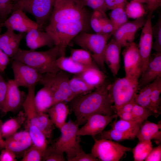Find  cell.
Instances as JSON below:
<instances>
[{"instance_id": "94428289", "label": "cell", "mask_w": 161, "mask_h": 161, "mask_svg": "<svg viewBox=\"0 0 161 161\" xmlns=\"http://www.w3.org/2000/svg\"><path fill=\"white\" fill-rule=\"evenodd\" d=\"M4 79V78L1 75H0V81Z\"/></svg>"}, {"instance_id": "7402d4cb", "label": "cell", "mask_w": 161, "mask_h": 161, "mask_svg": "<svg viewBox=\"0 0 161 161\" xmlns=\"http://www.w3.org/2000/svg\"><path fill=\"white\" fill-rule=\"evenodd\" d=\"M121 46L114 38L107 43L104 55L105 63L113 75H117L120 68V55Z\"/></svg>"}, {"instance_id": "db71d44e", "label": "cell", "mask_w": 161, "mask_h": 161, "mask_svg": "<svg viewBox=\"0 0 161 161\" xmlns=\"http://www.w3.org/2000/svg\"><path fill=\"white\" fill-rule=\"evenodd\" d=\"M10 58L0 49V72H3L10 62Z\"/></svg>"}, {"instance_id": "277c9868", "label": "cell", "mask_w": 161, "mask_h": 161, "mask_svg": "<svg viewBox=\"0 0 161 161\" xmlns=\"http://www.w3.org/2000/svg\"><path fill=\"white\" fill-rule=\"evenodd\" d=\"M113 33H91L82 31L74 38V41L83 49L89 52L96 63L104 73L106 71L104 55L108 41Z\"/></svg>"}, {"instance_id": "f546056e", "label": "cell", "mask_w": 161, "mask_h": 161, "mask_svg": "<svg viewBox=\"0 0 161 161\" xmlns=\"http://www.w3.org/2000/svg\"><path fill=\"white\" fill-rule=\"evenodd\" d=\"M25 126L29 132L32 145L44 153L48 146V140L45 135L35 125L27 124Z\"/></svg>"}, {"instance_id": "f1b7e54d", "label": "cell", "mask_w": 161, "mask_h": 161, "mask_svg": "<svg viewBox=\"0 0 161 161\" xmlns=\"http://www.w3.org/2000/svg\"><path fill=\"white\" fill-rule=\"evenodd\" d=\"M56 63L60 70L75 75L80 74L86 69L92 66L82 65L74 61L69 57H67L65 56L58 57L56 60Z\"/></svg>"}, {"instance_id": "c3c4849f", "label": "cell", "mask_w": 161, "mask_h": 161, "mask_svg": "<svg viewBox=\"0 0 161 161\" xmlns=\"http://www.w3.org/2000/svg\"><path fill=\"white\" fill-rule=\"evenodd\" d=\"M104 2L108 10H112L118 7L125 9L129 2L127 0H104Z\"/></svg>"}, {"instance_id": "7dc6e473", "label": "cell", "mask_w": 161, "mask_h": 161, "mask_svg": "<svg viewBox=\"0 0 161 161\" xmlns=\"http://www.w3.org/2000/svg\"><path fill=\"white\" fill-rule=\"evenodd\" d=\"M102 33L107 34L113 33L114 26L112 22L107 16L103 15L101 19Z\"/></svg>"}, {"instance_id": "d6986e66", "label": "cell", "mask_w": 161, "mask_h": 161, "mask_svg": "<svg viewBox=\"0 0 161 161\" xmlns=\"http://www.w3.org/2000/svg\"><path fill=\"white\" fill-rule=\"evenodd\" d=\"M32 145L29 132L25 130L17 132L6 138L0 144V150L7 148L13 152L16 155L20 154L23 155L25 151Z\"/></svg>"}, {"instance_id": "5bb4252c", "label": "cell", "mask_w": 161, "mask_h": 161, "mask_svg": "<svg viewBox=\"0 0 161 161\" xmlns=\"http://www.w3.org/2000/svg\"><path fill=\"white\" fill-rule=\"evenodd\" d=\"M0 26L1 28L4 27L24 33L33 29H41L36 22L30 18L25 12L19 8L13 9L10 16L0 23Z\"/></svg>"}, {"instance_id": "52a82bcc", "label": "cell", "mask_w": 161, "mask_h": 161, "mask_svg": "<svg viewBox=\"0 0 161 161\" xmlns=\"http://www.w3.org/2000/svg\"><path fill=\"white\" fill-rule=\"evenodd\" d=\"M80 0H56L49 24L89 20Z\"/></svg>"}, {"instance_id": "680465c9", "label": "cell", "mask_w": 161, "mask_h": 161, "mask_svg": "<svg viewBox=\"0 0 161 161\" xmlns=\"http://www.w3.org/2000/svg\"><path fill=\"white\" fill-rule=\"evenodd\" d=\"M3 123L2 120L0 119V144L4 140L2 136L1 131V126Z\"/></svg>"}, {"instance_id": "e575fe53", "label": "cell", "mask_w": 161, "mask_h": 161, "mask_svg": "<svg viewBox=\"0 0 161 161\" xmlns=\"http://www.w3.org/2000/svg\"><path fill=\"white\" fill-rule=\"evenodd\" d=\"M69 57L75 62L82 65L90 66L95 64L89 52L83 49L70 48Z\"/></svg>"}, {"instance_id": "603a6c76", "label": "cell", "mask_w": 161, "mask_h": 161, "mask_svg": "<svg viewBox=\"0 0 161 161\" xmlns=\"http://www.w3.org/2000/svg\"><path fill=\"white\" fill-rule=\"evenodd\" d=\"M25 41L27 46L32 50L45 46L51 48L55 46L50 35L45 31H42L39 29H33L27 32Z\"/></svg>"}, {"instance_id": "836d02e7", "label": "cell", "mask_w": 161, "mask_h": 161, "mask_svg": "<svg viewBox=\"0 0 161 161\" xmlns=\"http://www.w3.org/2000/svg\"><path fill=\"white\" fill-rule=\"evenodd\" d=\"M153 148L151 140L139 141L137 145L132 149L135 161H143L147 157Z\"/></svg>"}, {"instance_id": "4316f807", "label": "cell", "mask_w": 161, "mask_h": 161, "mask_svg": "<svg viewBox=\"0 0 161 161\" xmlns=\"http://www.w3.org/2000/svg\"><path fill=\"white\" fill-rule=\"evenodd\" d=\"M26 117L23 111H20L15 117L11 118L3 123L1 131L3 138H7L17 132L24 124Z\"/></svg>"}, {"instance_id": "be15d7a7", "label": "cell", "mask_w": 161, "mask_h": 161, "mask_svg": "<svg viewBox=\"0 0 161 161\" xmlns=\"http://www.w3.org/2000/svg\"><path fill=\"white\" fill-rule=\"evenodd\" d=\"M16 0H13V2L15 1Z\"/></svg>"}, {"instance_id": "74e56055", "label": "cell", "mask_w": 161, "mask_h": 161, "mask_svg": "<svg viewBox=\"0 0 161 161\" xmlns=\"http://www.w3.org/2000/svg\"><path fill=\"white\" fill-rule=\"evenodd\" d=\"M100 138L117 141L126 140L133 139L132 136L112 128L111 129L103 131L98 134Z\"/></svg>"}, {"instance_id": "6da1fadb", "label": "cell", "mask_w": 161, "mask_h": 161, "mask_svg": "<svg viewBox=\"0 0 161 161\" xmlns=\"http://www.w3.org/2000/svg\"><path fill=\"white\" fill-rule=\"evenodd\" d=\"M109 84L106 81L91 92L77 96L68 102L69 109L74 112L79 126L85 123L88 117L93 114H115L109 94Z\"/></svg>"}, {"instance_id": "ba28073f", "label": "cell", "mask_w": 161, "mask_h": 161, "mask_svg": "<svg viewBox=\"0 0 161 161\" xmlns=\"http://www.w3.org/2000/svg\"><path fill=\"white\" fill-rule=\"evenodd\" d=\"M139 89L138 80L126 76L109 84V94L116 112L123 105L134 98Z\"/></svg>"}, {"instance_id": "60d3db41", "label": "cell", "mask_w": 161, "mask_h": 161, "mask_svg": "<svg viewBox=\"0 0 161 161\" xmlns=\"http://www.w3.org/2000/svg\"><path fill=\"white\" fill-rule=\"evenodd\" d=\"M135 119V121L142 124L150 116L154 114L148 109L135 103L131 112Z\"/></svg>"}, {"instance_id": "11a10c76", "label": "cell", "mask_w": 161, "mask_h": 161, "mask_svg": "<svg viewBox=\"0 0 161 161\" xmlns=\"http://www.w3.org/2000/svg\"><path fill=\"white\" fill-rule=\"evenodd\" d=\"M134 98L129 101L125 103L116 112L117 116L123 113L131 112L135 104Z\"/></svg>"}, {"instance_id": "2e32d148", "label": "cell", "mask_w": 161, "mask_h": 161, "mask_svg": "<svg viewBox=\"0 0 161 161\" xmlns=\"http://www.w3.org/2000/svg\"><path fill=\"white\" fill-rule=\"evenodd\" d=\"M118 117L117 114L105 115L95 114L90 116L85 125L79 129L78 135H89L94 137L103 131L107 126L114 119Z\"/></svg>"}, {"instance_id": "44dd1931", "label": "cell", "mask_w": 161, "mask_h": 161, "mask_svg": "<svg viewBox=\"0 0 161 161\" xmlns=\"http://www.w3.org/2000/svg\"><path fill=\"white\" fill-rule=\"evenodd\" d=\"M25 33L17 34L10 29H7L4 33L0 34V49L10 58H12L16 53L21 41Z\"/></svg>"}, {"instance_id": "ee69618b", "label": "cell", "mask_w": 161, "mask_h": 161, "mask_svg": "<svg viewBox=\"0 0 161 161\" xmlns=\"http://www.w3.org/2000/svg\"><path fill=\"white\" fill-rule=\"evenodd\" d=\"M13 0H0V23L6 19L13 9Z\"/></svg>"}, {"instance_id": "f5cc1de1", "label": "cell", "mask_w": 161, "mask_h": 161, "mask_svg": "<svg viewBox=\"0 0 161 161\" xmlns=\"http://www.w3.org/2000/svg\"><path fill=\"white\" fill-rule=\"evenodd\" d=\"M16 158L14 153L7 148L2 149L0 154V161H16Z\"/></svg>"}, {"instance_id": "8d00e7d4", "label": "cell", "mask_w": 161, "mask_h": 161, "mask_svg": "<svg viewBox=\"0 0 161 161\" xmlns=\"http://www.w3.org/2000/svg\"><path fill=\"white\" fill-rule=\"evenodd\" d=\"M111 10L110 19L113 24L114 31L128 22V18L123 8L118 7Z\"/></svg>"}, {"instance_id": "ffe728a7", "label": "cell", "mask_w": 161, "mask_h": 161, "mask_svg": "<svg viewBox=\"0 0 161 161\" xmlns=\"http://www.w3.org/2000/svg\"><path fill=\"white\" fill-rule=\"evenodd\" d=\"M161 77V52L156 53L150 58L145 69L138 80L139 89H141Z\"/></svg>"}, {"instance_id": "9a60e30c", "label": "cell", "mask_w": 161, "mask_h": 161, "mask_svg": "<svg viewBox=\"0 0 161 161\" xmlns=\"http://www.w3.org/2000/svg\"><path fill=\"white\" fill-rule=\"evenodd\" d=\"M146 22L143 27L138 47L142 63V72L150 58L153 44L151 18L153 12L148 11Z\"/></svg>"}, {"instance_id": "816d5d0a", "label": "cell", "mask_w": 161, "mask_h": 161, "mask_svg": "<svg viewBox=\"0 0 161 161\" xmlns=\"http://www.w3.org/2000/svg\"><path fill=\"white\" fill-rule=\"evenodd\" d=\"M7 88V82L4 79L0 81V112L2 113Z\"/></svg>"}, {"instance_id": "484cf974", "label": "cell", "mask_w": 161, "mask_h": 161, "mask_svg": "<svg viewBox=\"0 0 161 161\" xmlns=\"http://www.w3.org/2000/svg\"><path fill=\"white\" fill-rule=\"evenodd\" d=\"M161 124H156L151 121H145L142 124L136 135L139 141L155 139L157 143L161 140Z\"/></svg>"}, {"instance_id": "1f68e13d", "label": "cell", "mask_w": 161, "mask_h": 161, "mask_svg": "<svg viewBox=\"0 0 161 161\" xmlns=\"http://www.w3.org/2000/svg\"><path fill=\"white\" fill-rule=\"evenodd\" d=\"M69 84L75 97L89 93L95 89L77 75L70 78Z\"/></svg>"}, {"instance_id": "e0dca14e", "label": "cell", "mask_w": 161, "mask_h": 161, "mask_svg": "<svg viewBox=\"0 0 161 161\" xmlns=\"http://www.w3.org/2000/svg\"><path fill=\"white\" fill-rule=\"evenodd\" d=\"M7 92L2 114L5 115L10 112H14L22 107L27 95L21 91L13 79L7 81Z\"/></svg>"}, {"instance_id": "4fadbf2b", "label": "cell", "mask_w": 161, "mask_h": 161, "mask_svg": "<svg viewBox=\"0 0 161 161\" xmlns=\"http://www.w3.org/2000/svg\"><path fill=\"white\" fill-rule=\"evenodd\" d=\"M126 47L123 52L125 76L139 80L142 72V63L138 45L133 42Z\"/></svg>"}, {"instance_id": "cb8c5ba5", "label": "cell", "mask_w": 161, "mask_h": 161, "mask_svg": "<svg viewBox=\"0 0 161 161\" xmlns=\"http://www.w3.org/2000/svg\"><path fill=\"white\" fill-rule=\"evenodd\" d=\"M67 103L66 102L56 103L46 112L55 126L59 129L66 122L69 113L70 109Z\"/></svg>"}, {"instance_id": "91938a15", "label": "cell", "mask_w": 161, "mask_h": 161, "mask_svg": "<svg viewBox=\"0 0 161 161\" xmlns=\"http://www.w3.org/2000/svg\"><path fill=\"white\" fill-rule=\"evenodd\" d=\"M131 0L137 1L140 2L142 3H146V0Z\"/></svg>"}, {"instance_id": "8992f818", "label": "cell", "mask_w": 161, "mask_h": 161, "mask_svg": "<svg viewBox=\"0 0 161 161\" xmlns=\"http://www.w3.org/2000/svg\"><path fill=\"white\" fill-rule=\"evenodd\" d=\"M70 76L69 73L61 70L42 75L39 83L52 93L54 104L61 102L68 103L75 97L69 86Z\"/></svg>"}, {"instance_id": "6125c7cd", "label": "cell", "mask_w": 161, "mask_h": 161, "mask_svg": "<svg viewBox=\"0 0 161 161\" xmlns=\"http://www.w3.org/2000/svg\"><path fill=\"white\" fill-rule=\"evenodd\" d=\"M1 27L0 26V30H1Z\"/></svg>"}, {"instance_id": "b9f144b4", "label": "cell", "mask_w": 161, "mask_h": 161, "mask_svg": "<svg viewBox=\"0 0 161 161\" xmlns=\"http://www.w3.org/2000/svg\"><path fill=\"white\" fill-rule=\"evenodd\" d=\"M152 34L155 41L152 49L156 53L161 52V17L160 15L156 24L152 26Z\"/></svg>"}, {"instance_id": "8fae6325", "label": "cell", "mask_w": 161, "mask_h": 161, "mask_svg": "<svg viewBox=\"0 0 161 161\" xmlns=\"http://www.w3.org/2000/svg\"><path fill=\"white\" fill-rule=\"evenodd\" d=\"M93 137L95 143L90 154L98 160L119 161L126 152L132 150L111 140Z\"/></svg>"}, {"instance_id": "9f6ffc18", "label": "cell", "mask_w": 161, "mask_h": 161, "mask_svg": "<svg viewBox=\"0 0 161 161\" xmlns=\"http://www.w3.org/2000/svg\"><path fill=\"white\" fill-rule=\"evenodd\" d=\"M148 11L153 12L161 6V0H146Z\"/></svg>"}, {"instance_id": "9c48e42d", "label": "cell", "mask_w": 161, "mask_h": 161, "mask_svg": "<svg viewBox=\"0 0 161 161\" xmlns=\"http://www.w3.org/2000/svg\"><path fill=\"white\" fill-rule=\"evenodd\" d=\"M79 126L76 122H66L60 129L61 137L53 145L66 154L68 161L74 158L82 148L80 144V136L77 134Z\"/></svg>"}, {"instance_id": "6f0895ef", "label": "cell", "mask_w": 161, "mask_h": 161, "mask_svg": "<svg viewBox=\"0 0 161 161\" xmlns=\"http://www.w3.org/2000/svg\"><path fill=\"white\" fill-rule=\"evenodd\" d=\"M118 116L122 120L135 121L134 117L131 112L123 113L118 115Z\"/></svg>"}, {"instance_id": "ab89813d", "label": "cell", "mask_w": 161, "mask_h": 161, "mask_svg": "<svg viewBox=\"0 0 161 161\" xmlns=\"http://www.w3.org/2000/svg\"><path fill=\"white\" fill-rule=\"evenodd\" d=\"M64 153L56 148L53 145L48 146L44 151L43 161H65Z\"/></svg>"}, {"instance_id": "7a4b0ae2", "label": "cell", "mask_w": 161, "mask_h": 161, "mask_svg": "<svg viewBox=\"0 0 161 161\" xmlns=\"http://www.w3.org/2000/svg\"><path fill=\"white\" fill-rule=\"evenodd\" d=\"M58 56V48L54 46L44 51L26 50L19 48L16 54L12 58L21 62L42 74L56 72L61 70L56 63Z\"/></svg>"}, {"instance_id": "3957f363", "label": "cell", "mask_w": 161, "mask_h": 161, "mask_svg": "<svg viewBox=\"0 0 161 161\" xmlns=\"http://www.w3.org/2000/svg\"><path fill=\"white\" fill-rule=\"evenodd\" d=\"M89 20L49 24L46 27L45 31L58 48L59 56H65L67 47L78 34L82 31L87 32L91 27Z\"/></svg>"}, {"instance_id": "f35d334b", "label": "cell", "mask_w": 161, "mask_h": 161, "mask_svg": "<svg viewBox=\"0 0 161 161\" xmlns=\"http://www.w3.org/2000/svg\"><path fill=\"white\" fill-rule=\"evenodd\" d=\"M161 77L155 80V83L152 91L150 99L152 106L158 116L161 101Z\"/></svg>"}, {"instance_id": "83f0119b", "label": "cell", "mask_w": 161, "mask_h": 161, "mask_svg": "<svg viewBox=\"0 0 161 161\" xmlns=\"http://www.w3.org/2000/svg\"><path fill=\"white\" fill-rule=\"evenodd\" d=\"M34 101L37 109L41 112L46 113L47 110L54 104L52 93L44 86L35 95Z\"/></svg>"}, {"instance_id": "7bdbcfd3", "label": "cell", "mask_w": 161, "mask_h": 161, "mask_svg": "<svg viewBox=\"0 0 161 161\" xmlns=\"http://www.w3.org/2000/svg\"><path fill=\"white\" fill-rule=\"evenodd\" d=\"M44 153L32 145L24 152L21 161H42Z\"/></svg>"}, {"instance_id": "7c38bea8", "label": "cell", "mask_w": 161, "mask_h": 161, "mask_svg": "<svg viewBox=\"0 0 161 161\" xmlns=\"http://www.w3.org/2000/svg\"><path fill=\"white\" fill-rule=\"evenodd\" d=\"M12 68L13 80L18 87H24L28 89L36 86L42 76V74L33 68L18 60H13Z\"/></svg>"}, {"instance_id": "d6a6232c", "label": "cell", "mask_w": 161, "mask_h": 161, "mask_svg": "<svg viewBox=\"0 0 161 161\" xmlns=\"http://www.w3.org/2000/svg\"><path fill=\"white\" fill-rule=\"evenodd\" d=\"M141 125L134 121H126L120 119L114 123L112 128L129 134L134 138Z\"/></svg>"}, {"instance_id": "ac0fdd59", "label": "cell", "mask_w": 161, "mask_h": 161, "mask_svg": "<svg viewBox=\"0 0 161 161\" xmlns=\"http://www.w3.org/2000/svg\"><path fill=\"white\" fill-rule=\"evenodd\" d=\"M146 19L142 17L134 21L127 22L114 31V38L121 45L126 47L129 43L133 42L135 34L145 24Z\"/></svg>"}, {"instance_id": "d590c367", "label": "cell", "mask_w": 161, "mask_h": 161, "mask_svg": "<svg viewBox=\"0 0 161 161\" xmlns=\"http://www.w3.org/2000/svg\"><path fill=\"white\" fill-rule=\"evenodd\" d=\"M142 4L133 0L129 2L125 9L128 18L136 19L143 17L146 12Z\"/></svg>"}, {"instance_id": "f6af8a7d", "label": "cell", "mask_w": 161, "mask_h": 161, "mask_svg": "<svg viewBox=\"0 0 161 161\" xmlns=\"http://www.w3.org/2000/svg\"><path fill=\"white\" fill-rule=\"evenodd\" d=\"M85 7L88 6L94 11H97L103 15L106 16V12L108 10L104 0H80Z\"/></svg>"}, {"instance_id": "f907efd6", "label": "cell", "mask_w": 161, "mask_h": 161, "mask_svg": "<svg viewBox=\"0 0 161 161\" xmlns=\"http://www.w3.org/2000/svg\"><path fill=\"white\" fill-rule=\"evenodd\" d=\"M97 160L90 154L86 153L82 148L76 155L70 161H97Z\"/></svg>"}, {"instance_id": "4dcf8cb0", "label": "cell", "mask_w": 161, "mask_h": 161, "mask_svg": "<svg viewBox=\"0 0 161 161\" xmlns=\"http://www.w3.org/2000/svg\"><path fill=\"white\" fill-rule=\"evenodd\" d=\"M155 83V80L140 89L134 98L135 103L151 111L156 117L158 116L153 108L151 101V95Z\"/></svg>"}, {"instance_id": "bcb514c9", "label": "cell", "mask_w": 161, "mask_h": 161, "mask_svg": "<svg viewBox=\"0 0 161 161\" xmlns=\"http://www.w3.org/2000/svg\"><path fill=\"white\" fill-rule=\"evenodd\" d=\"M103 15H104L100 12L94 11L90 16L89 20L90 25L91 28L96 33H102L100 20Z\"/></svg>"}, {"instance_id": "30bf717a", "label": "cell", "mask_w": 161, "mask_h": 161, "mask_svg": "<svg viewBox=\"0 0 161 161\" xmlns=\"http://www.w3.org/2000/svg\"><path fill=\"white\" fill-rule=\"evenodd\" d=\"M56 0H16L13 9H20L31 14L42 28L49 21Z\"/></svg>"}, {"instance_id": "681fc988", "label": "cell", "mask_w": 161, "mask_h": 161, "mask_svg": "<svg viewBox=\"0 0 161 161\" xmlns=\"http://www.w3.org/2000/svg\"><path fill=\"white\" fill-rule=\"evenodd\" d=\"M145 161H160L161 160V145L153 148L144 160Z\"/></svg>"}, {"instance_id": "5b68a950", "label": "cell", "mask_w": 161, "mask_h": 161, "mask_svg": "<svg viewBox=\"0 0 161 161\" xmlns=\"http://www.w3.org/2000/svg\"><path fill=\"white\" fill-rule=\"evenodd\" d=\"M35 88V86L28 88V93L23 105L26 117L24 123L36 126L49 140L52 137L55 125L47 113L39 112L37 109L34 101Z\"/></svg>"}, {"instance_id": "d4e9b609", "label": "cell", "mask_w": 161, "mask_h": 161, "mask_svg": "<svg viewBox=\"0 0 161 161\" xmlns=\"http://www.w3.org/2000/svg\"><path fill=\"white\" fill-rule=\"evenodd\" d=\"M77 75L94 89L106 81L105 73L95 64L89 67L80 74Z\"/></svg>"}]
</instances>
